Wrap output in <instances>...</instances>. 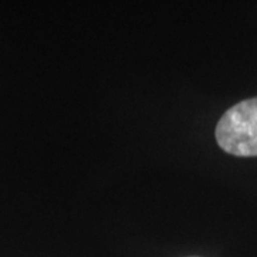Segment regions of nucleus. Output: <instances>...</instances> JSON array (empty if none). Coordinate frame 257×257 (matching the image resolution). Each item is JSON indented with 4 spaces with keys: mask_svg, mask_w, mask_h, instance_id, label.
<instances>
[{
    "mask_svg": "<svg viewBox=\"0 0 257 257\" xmlns=\"http://www.w3.org/2000/svg\"><path fill=\"white\" fill-rule=\"evenodd\" d=\"M216 140L230 155L257 156V97L240 101L221 116Z\"/></svg>",
    "mask_w": 257,
    "mask_h": 257,
    "instance_id": "nucleus-1",
    "label": "nucleus"
}]
</instances>
